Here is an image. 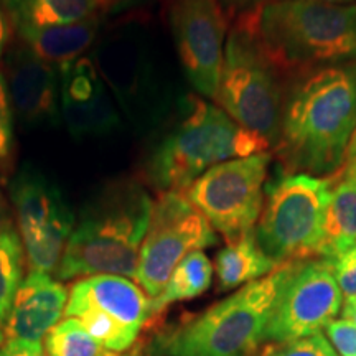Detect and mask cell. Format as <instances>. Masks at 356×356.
I'll return each mask as SVG.
<instances>
[{
	"label": "cell",
	"instance_id": "obj_1",
	"mask_svg": "<svg viewBox=\"0 0 356 356\" xmlns=\"http://www.w3.org/2000/svg\"><path fill=\"white\" fill-rule=\"evenodd\" d=\"M356 129V61L312 71L282 106L275 152L291 173L332 177Z\"/></svg>",
	"mask_w": 356,
	"mask_h": 356
},
{
	"label": "cell",
	"instance_id": "obj_2",
	"mask_svg": "<svg viewBox=\"0 0 356 356\" xmlns=\"http://www.w3.org/2000/svg\"><path fill=\"white\" fill-rule=\"evenodd\" d=\"M152 207V198L136 181L102 186L79 213L58 264V279L99 274L136 277Z\"/></svg>",
	"mask_w": 356,
	"mask_h": 356
},
{
	"label": "cell",
	"instance_id": "obj_3",
	"mask_svg": "<svg viewBox=\"0 0 356 356\" xmlns=\"http://www.w3.org/2000/svg\"><path fill=\"white\" fill-rule=\"evenodd\" d=\"M257 42L277 70L356 61V6L275 0L246 13Z\"/></svg>",
	"mask_w": 356,
	"mask_h": 356
},
{
	"label": "cell",
	"instance_id": "obj_4",
	"mask_svg": "<svg viewBox=\"0 0 356 356\" xmlns=\"http://www.w3.org/2000/svg\"><path fill=\"white\" fill-rule=\"evenodd\" d=\"M293 262L239 287L202 314L163 328L150 343V356H251L277 293Z\"/></svg>",
	"mask_w": 356,
	"mask_h": 356
},
{
	"label": "cell",
	"instance_id": "obj_5",
	"mask_svg": "<svg viewBox=\"0 0 356 356\" xmlns=\"http://www.w3.org/2000/svg\"><path fill=\"white\" fill-rule=\"evenodd\" d=\"M269 145L218 106L191 99L181 121L154 149L145 167L147 177L160 191L185 193L211 167L264 154Z\"/></svg>",
	"mask_w": 356,
	"mask_h": 356
},
{
	"label": "cell",
	"instance_id": "obj_6",
	"mask_svg": "<svg viewBox=\"0 0 356 356\" xmlns=\"http://www.w3.org/2000/svg\"><path fill=\"white\" fill-rule=\"evenodd\" d=\"M333 177L289 173L267 190L256 239L274 266L320 257Z\"/></svg>",
	"mask_w": 356,
	"mask_h": 356
},
{
	"label": "cell",
	"instance_id": "obj_7",
	"mask_svg": "<svg viewBox=\"0 0 356 356\" xmlns=\"http://www.w3.org/2000/svg\"><path fill=\"white\" fill-rule=\"evenodd\" d=\"M239 126L273 144L282 118L277 68L262 51L246 13L236 22L225 48L218 99Z\"/></svg>",
	"mask_w": 356,
	"mask_h": 356
},
{
	"label": "cell",
	"instance_id": "obj_8",
	"mask_svg": "<svg viewBox=\"0 0 356 356\" xmlns=\"http://www.w3.org/2000/svg\"><path fill=\"white\" fill-rule=\"evenodd\" d=\"M10 202L30 270H56L76 225L63 190L40 168L25 163L12 178Z\"/></svg>",
	"mask_w": 356,
	"mask_h": 356
},
{
	"label": "cell",
	"instance_id": "obj_9",
	"mask_svg": "<svg viewBox=\"0 0 356 356\" xmlns=\"http://www.w3.org/2000/svg\"><path fill=\"white\" fill-rule=\"evenodd\" d=\"M270 155L257 154L218 163L197 178L185 197L226 243L256 229L264 208Z\"/></svg>",
	"mask_w": 356,
	"mask_h": 356
},
{
	"label": "cell",
	"instance_id": "obj_10",
	"mask_svg": "<svg viewBox=\"0 0 356 356\" xmlns=\"http://www.w3.org/2000/svg\"><path fill=\"white\" fill-rule=\"evenodd\" d=\"M216 241L215 229L184 193L162 191L154 202L134 279L150 299H155L178 262Z\"/></svg>",
	"mask_w": 356,
	"mask_h": 356
},
{
	"label": "cell",
	"instance_id": "obj_11",
	"mask_svg": "<svg viewBox=\"0 0 356 356\" xmlns=\"http://www.w3.org/2000/svg\"><path fill=\"white\" fill-rule=\"evenodd\" d=\"M333 261L315 257L293 262L262 333V343H286L325 330L341 312Z\"/></svg>",
	"mask_w": 356,
	"mask_h": 356
},
{
	"label": "cell",
	"instance_id": "obj_12",
	"mask_svg": "<svg viewBox=\"0 0 356 356\" xmlns=\"http://www.w3.org/2000/svg\"><path fill=\"white\" fill-rule=\"evenodd\" d=\"M170 25L180 63L200 95L218 99L226 17L218 0H173Z\"/></svg>",
	"mask_w": 356,
	"mask_h": 356
},
{
	"label": "cell",
	"instance_id": "obj_13",
	"mask_svg": "<svg viewBox=\"0 0 356 356\" xmlns=\"http://www.w3.org/2000/svg\"><path fill=\"white\" fill-rule=\"evenodd\" d=\"M61 122L76 140L106 137L121 126L108 83L88 56L60 66Z\"/></svg>",
	"mask_w": 356,
	"mask_h": 356
},
{
	"label": "cell",
	"instance_id": "obj_14",
	"mask_svg": "<svg viewBox=\"0 0 356 356\" xmlns=\"http://www.w3.org/2000/svg\"><path fill=\"white\" fill-rule=\"evenodd\" d=\"M6 81L13 114L29 129L56 127L61 122L60 68L47 63L24 43L6 61Z\"/></svg>",
	"mask_w": 356,
	"mask_h": 356
},
{
	"label": "cell",
	"instance_id": "obj_15",
	"mask_svg": "<svg viewBox=\"0 0 356 356\" xmlns=\"http://www.w3.org/2000/svg\"><path fill=\"white\" fill-rule=\"evenodd\" d=\"M68 304V292L48 273L30 270L13 297L3 323L6 341L43 348V340L61 322Z\"/></svg>",
	"mask_w": 356,
	"mask_h": 356
},
{
	"label": "cell",
	"instance_id": "obj_16",
	"mask_svg": "<svg viewBox=\"0 0 356 356\" xmlns=\"http://www.w3.org/2000/svg\"><path fill=\"white\" fill-rule=\"evenodd\" d=\"M81 310L101 312L136 335L154 317L152 299L139 284L111 274L89 275L71 286L65 314L74 317Z\"/></svg>",
	"mask_w": 356,
	"mask_h": 356
},
{
	"label": "cell",
	"instance_id": "obj_17",
	"mask_svg": "<svg viewBox=\"0 0 356 356\" xmlns=\"http://www.w3.org/2000/svg\"><path fill=\"white\" fill-rule=\"evenodd\" d=\"M99 29L101 17L97 13L76 24L30 26V29L15 30V33L20 43L30 48L35 55L60 68L70 61L81 58L83 53L95 43Z\"/></svg>",
	"mask_w": 356,
	"mask_h": 356
},
{
	"label": "cell",
	"instance_id": "obj_18",
	"mask_svg": "<svg viewBox=\"0 0 356 356\" xmlns=\"http://www.w3.org/2000/svg\"><path fill=\"white\" fill-rule=\"evenodd\" d=\"M332 177L320 248V257L330 261L356 246V165L341 167Z\"/></svg>",
	"mask_w": 356,
	"mask_h": 356
},
{
	"label": "cell",
	"instance_id": "obj_19",
	"mask_svg": "<svg viewBox=\"0 0 356 356\" xmlns=\"http://www.w3.org/2000/svg\"><path fill=\"white\" fill-rule=\"evenodd\" d=\"M274 262L259 248L256 231L239 236L238 239L226 243V246L216 254L215 269L220 291L243 287L246 284L264 277L274 270Z\"/></svg>",
	"mask_w": 356,
	"mask_h": 356
},
{
	"label": "cell",
	"instance_id": "obj_20",
	"mask_svg": "<svg viewBox=\"0 0 356 356\" xmlns=\"http://www.w3.org/2000/svg\"><path fill=\"white\" fill-rule=\"evenodd\" d=\"M15 30L70 25L97 15L99 0H0Z\"/></svg>",
	"mask_w": 356,
	"mask_h": 356
},
{
	"label": "cell",
	"instance_id": "obj_21",
	"mask_svg": "<svg viewBox=\"0 0 356 356\" xmlns=\"http://www.w3.org/2000/svg\"><path fill=\"white\" fill-rule=\"evenodd\" d=\"M213 266L203 251H193L178 262L163 291L152 299L154 317L175 302L200 297L210 289Z\"/></svg>",
	"mask_w": 356,
	"mask_h": 356
},
{
	"label": "cell",
	"instance_id": "obj_22",
	"mask_svg": "<svg viewBox=\"0 0 356 356\" xmlns=\"http://www.w3.org/2000/svg\"><path fill=\"white\" fill-rule=\"evenodd\" d=\"M25 249L19 231L0 234V322L6 323L13 297L24 280Z\"/></svg>",
	"mask_w": 356,
	"mask_h": 356
},
{
	"label": "cell",
	"instance_id": "obj_23",
	"mask_svg": "<svg viewBox=\"0 0 356 356\" xmlns=\"http://www.w3.org/2000/svg\"><path fill=\"white\" fill-rule=\"evenodd\" d=\"M47 356H102L104 348L78 318L68 317L55 325L43 340Z\"/></svg>",
	"mask_w": 356,
	"mask_h": 356
},
{
	"label": "cell",
	"instance_id": "obj_24",
	"mask_svg": "<svg viewBox=\"0 0 356 356\" xmlns=\"http://www.w3.org/2000/svg\"><path fill=\"white\" fill-rule=\"evenodd\" d=\"M259 356H338L337 351L325 337V333L286 341V343H269Z\"/></svg>",
	"mask_w": 356,
	"mask_h": 356
},
{
	"label": "cell",
	"instance_id": "obj_25",
	"mask_svg": "<svg viewBox=\"0 0 356 356\" xmlns=\"http://www.w3.org/2000/svg\"><path fill=\"white\" fill-rule=\"evenodd\" d=\"M13 145V109L6 76L0 73V167L7 165Z\"/></svg>",
	"mask_w": 356,
	"mask_h": 356
},
{
	"label": "cell",
	"instance_id": "obj_26",
	"mask_svg": "<svg viewBox=\"0 0 356 356\" xmlns=\"http://www.w3.org/2000/svg\"><path fill=\"white\" fill-rule=\"evenodd\" d=\"M328 338L338 356H356V325L346 318H335L325 327Z\"/></svg>",
	"mask_w": 356,
	"mask_h": 356
},
{
	"label": "cell",
	"instance_id": "obj_27",
	"mask_svg": "<svg viewBox=\"0 0 356 356\" xmlns=\"http://www.w3.org/2000/svg\"><path fill=\"white\" fill-rule=\"evenodd\" d=\"M333 273L343 300L356 297V246L333 259Z\"/></svg>",
	"mask_w": 356,
	"mask_h": 356
},
{
	"label": "cell",
	"instance_id": "obj_28",
	"mask_svg": "<svg viewBox=\"0 0 356 356\" xmlns=\"http://www.w3.org/2000/svg\"><path fill=\"white\" fill-rule=\"evenodd\" d=\"M0 356H47L43 348H35L17 341H3L0 346Z\"/></svg>",
	"mask_w": 356,
	"mask_h": 356
},
{
	"label": "cell",
	"instance_id": "obj_29",
	"mask_svg": "<svg viewBox=\"0 0 356 356\" xmlns=\"http://www.w3.org/2000/svg\"><path fill=\"white\" fill-rule=\"evenodd\" d=\"M12 231H17L15 222H13V213L8 208L3 195L0 193V234L12 233Z\"/></svg>",
	"mask_w": 356,
	"mask_h": 356
},
{
	"label": "cell",
	"instance_id": "obj_30",
	"mask_svg": "<svg viewBox=\"0 0 356 356\" xmlns=\"http://www.w3.org/2000/svg\"><path fill=\"white\" fill-rule=\"evenodd\" d=\"M144 2H147V0H99V7L104 8L106 12L118 13Z\"/></svg>",
	"mask_w": 356,
	"mask_h": 356
},
{
	"label": "cell",
	"instance_id": "obj_31",
	"mask_svg": "<svg viewBox=\"0 0 356 356\" xmlns=\"http://www.w3.org/2000/svg\"><path fill=\"white\" fill-rule=\"evenodd\" d=\"M7 42H8V19L6 15V10H3L2 7V2H0V58L3 55Z\"/></svg>",
	"mask_w": 356,
	"mask_h": 356
},
{
	"label": "cell",
	"instance_id": "obj_32",
	"mask_svg": "<svg viewBox=\"0 0 356 356\" xmlns=\"http://www.w3.org/2000/svg\"><path fill=\"white\" fill-rule=\"evenodd\" d=\"M341 315H343L341 318L350 320L351 323L356 325V297H353V299H348V300H343V309H341Z\"/></svg>",
	"mask_w": 356,
	"mask_h": 356
},
{
	"label": "cell",
	"instance_id": "obj_33",
	"mask_svg": "<svg viewBox=\"0 0 356 356\" xmlns=\"http://www.w3.org/2000/svg\"><path fill=\"white\" fill-rule=\"evenodd\" d=\"M351 165H356V129H355L353 136H351L350 145H348V149H346L345 162H343V167H351Z\"/></svg>",
	"mask_w": 356,
	"mask_h": 356
},
{
	"label": "cell",
	"instance_id": "obj_34",
	"mask_svg": "<svg viewBox=\"0 0 356 356\" xmlns=\"http://www.w3.org/2000/svg\"><path fill=\"white\" fill-rule=\"evenodd\" d=\"M315 2H325V3H338V6H343L346 2H351V0H315Z\"/></svg>",
	"mask_w": 356,
	"mask_h": 356
},
{
	"label": "cell",
	"instance_id": "obj_35",
	"mask_svg": "<svg viewBox=\"0 0 356 356\" xmlns=\"http://www.w3.org/2000/svg\"><path fill=\"white\" fill-rule=\"evenodd\" d=\"M3 341H6V332H3V323L0 322V346L3 345Z\"/></svg>",
	"mask_w": 356,
	"mask_h": 356
},
{
	"label": "cell",
	"instance_id": "obj_36",
	"mask_svg": "<svg viewBox=\"0 0 356 356\" xmlns=\"http://www.w3.org/2000/svg\"><path fill=\"white\" fill-rule=\"evenodd\" d=\"M102 356H137V355H118V353H111V351H106Z\"/></svg>",
	"mask_w": 356,
	"mask_h": 356
},
{
	"label": "cell",
	"instance_id": "obj_37",
	"mask_svg": "<svg viewBox=\"0 0 356 356\" xmlns=\"http://www.w3.org/2000/svg\"><path fill=\"white\" fill-rule=\"evenodd\" d=\"M234 2H248V0H234Z\"/></svg>",
	"mask_w": 356,
	"mask_h": 356
}]
</instances>
